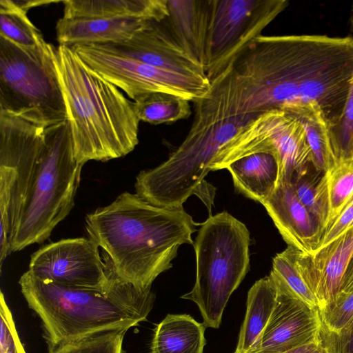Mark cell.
I'll return each mask as SVG.
<instances>
[{"label": "cell", "mask_w": 353, "mask_h": 353, "mask_svg": "<svg viewBox=\"0 0 353 353\" xmlns=\"http://www.w3.org/2000/svg\"><path fill=\"white\" fill-rule=\"evenodd\" d=\"M352 79L353 37L259 35L233 58L219 85L229 117L312 103L330 124L343 114Z\"/></svg>", "instance_id": "cell-1"}, {"label": "cell", "mask_w": 353, "mask_h": 353, "mask_svg": "<svg viewBox=\"0 0 353 353\" xmlns=\"http://www.w3.org/2000/svg\"><path fill=\"white\" fill-rule=\"evenodd\" d=\"M192 217L180 208H163L123 192L85 216L89 238L105 253L115 274L141 291L172 267L183 244H194Z\"/></svg>", "instance_id": "cell-2"}, {"label": "cell", "mask_w": 353, "mask_h": 353, "mask_svg": "<svg viewBox=\"0 0 353 353\" xmlns=\"http://www.w3.org/2000/svg\"><path fill=\"white\" fill-rule=\"evenodd\" d=\"M76 160L106 161L123 157L139 143L134 101L88 67L70 47L54 48Z\"/></svg>", "instance_id": "cell-3"}, {"label": "cell", "mask_w": 353, "mask_h": 353, "mask_svg": "<svg viewBox=\"0 0 353 353\" xmlns=\"http://www.w3.org/2000/svg\"><path fill=\"white\" fill-rule=\"evenodd\" d=\"M19 284L41 321L48 351L99 332L128 330L146 321L155 300L151 290L141 291L122 280L105 292L45 281L28 270Z\"/></svg>", "instance_id": "cell-4"}, {"label": "cell", "mask_w": 353, "mask_h": 353, "mask_svg": "<svg viewBox=\"0 0 353 353\" xmlns=\"http://www.w3.org/2000/svg\"><path fill=\"white\" fill-rule=\"evenodd\" d=\"M83 164L74 155L68 120L46 128L44 143L11 241V252L41 243L70 212Z\"/></svg>", "instance_id": "cell-5"}, {"label": "cell", "mask_w": 353, "mask_h": 353, "mask_svg": "<svg viewBox=\"0 0 353 353\" xmlns=\"http://www.w3.org/2000/svg\"><path fill=\"white\" fill-rule=\"evenodd\" d=\"M259 114L241 115L212 123L193 120L181 145L157 167L141 171L136 178V194L159 207L180 208L192 194L208 206L210 184L204 185L219 150Z\"/></svg>", "instance_id": "cell-6"}, {"label": "cell", "mask_w": 353, "mask_h": 353, "mask_svg": "<svg viewBox=\"0 0 353 353\" xmlns=\"http://www.w3.org/2000/svg\"><path fill=\"white\" fill-rule=\"evenodd\" d=\"M250 232L227 212L201 224L194 243L196 280L181 299L194 302L207 327H220L228 301L250 268Z\"/></svg>", "instance_id": "cell-7"}, {"label": "cell", "mask_w": 353, "mask_h": 353, "mask_svg": "<svg viewBox=\"0 0 353 353\" xmlns=\"http://www.w3.org/2000/svg\"><path fill=\"white\" fill-rule=\"evenodd\" d=\"M54 48H26L0 36V113L44 128L68 120Z\"/></svg>", "instance_id": "cell-8"}, {"label": "cell", "mask_w": 353, "mask_h": 353, "mask_svg": "<svg viewBox=\"0 0 353 353\" xmlns=\"http://www.w3.org/2000/svg\"><path fill=\"white\" fill-rule=\"evenodd\" d=\"M287 0H212L205 72L212 81L288 6Z\"/></svg>", "instance_id": "cell-9"}, {"label": "cell", "mask_w": 353, "mask_h": 353, "mask_svg": "<svg viewBox=\"0 0 353 353\" xmlns=\"http://www.w3.org/2000/svg\"><path fill=\"white\" fill-rule=\"evenodd\" d=\"M92 70L123 90L133 101L152 92H166L195 103L207 94L206 77L184 75L113 53L99 45L72 47Z\"/></svg>", "instance_id": "cell-10"}, {"label": "cell", "mask_w": 353, "mask_h": 353, "mask_svg": "<svg viewBox=\"0 0 353 353\" xmlns=\"http://www.w3.org/2000/svg\"><path fill=\"white\" fill-rule=\"evenodd\" d=\"M41 280L61 285L108 292L120 281L99 246L90 238L61 239L32 254L28 270Z\"/></svg>", "instance_id": "cell-11"}, {"label": "cell", "mask_w": 353, "mask_h": 353, "mask_svg": "<svg viewBox=\"0 0 353 353\" xmlns=\"http://www.w3.org/2000/svg\"><path fill=\"white\" fill-rule=\"evenodd\" d=\"M45 129L0 113V167L14 170L17 176L9 210L10 240L44 143Z\"/></svg>", "instance_id": "cell-12"}, {"label": "cell", "mask_w": 353, "mask_h": 353, "mask_svg": "<svg viewBox=\"0 0 353 353\" xmlns=\"http://www.w3.org/2000/svg\"><path fill=\"white\" fill-rule=\"evenodd\" d=\"M94 45L158 68L207 77L203 68L183 50L162 21H148L127 41Z\"/></svg>", "instance_id": "cell-13"}, {"label": "cell", "mask_w": 353, "mask_h": 353, "mask_svg": "<svg viewBox=\"0 0 353 353\" xmlns=\"http://www.w3.org/2000/svg\"><path fill=\"white\" fill-rule=\"evenodd\" d=\"M275 286L276 304L255 353H283L320 338L319 309Z\"/></svg>", "instance_id": "cell-14"}, {"label": "cell", "mask_w": 353, "mask_h": 353, "mask_svg": "<svg viewBox=\"0 0 353 353\" xmlns=\"http://www.w3.org/2000/svg\"><path fill=\"white\" fill-rule=\"evenodd\" d=\"M288 245L313 254L324 228L297 197L291 183H281L262 203Z\"/></svg>", "instance_id": "cell-15"}, {"label": "cell", "mask_w": 353, "mask_h": 353, "mask_svg": "<svg viewBox=\"0 0 353 353\" xmlns=\"http://www.w3.org/2000/svg\"><path fill=\"white\" fill-rule=\"evenodd\" d=\"M211 1L168 0V15L162 21L179 45L204 70Z\"/></svg>", "instance_id": "cell-16"}, {"label": "cell", "mask_w": 353, "mask_h": 353, "mask_svg": "<svg viewBox=\"0 0 353 353\" xmlns=\"http://www.w3.org/2000/svg\"><path fill=\"white\" fill-rule=\"evenodd\" d=\"M352 254L353 227L311 254V286L319 310L334 303L338 297Z\"/></svg>", "instance_id": "cell-17"}, {"label": "cell", "mask_w": 353, "mask_h": 353, "mask_svg": "<svg viewBox=\"0 0 353 353\" xmlns=\"http://www.w3.org/2000/svg\"><path fill=\"white\" fill-rule=\"evenodd\" d=\"M150 20L136 18H73L63 17L56 25L59 45L73 47L128 40Z\"/></svg>", "instance_id": "cell-18"}, {"label": "cell", "mask_w": 353, "mask_h": 353, "mask_svg": "<svg viewBox=\"0 0 353 353\" xmlns=\"http://www.w3.org/2000/svg\"><path fill=\"white\" fill-rule=\"evenodd\" d=\"M236 190L261 204L281 183V165L272 152H256L231 162L226 168Z\"/></svg>", "instance_id": "cell-19"}, {"label": "cell", "mask_w": 353, "mask_h": 353, "mask_svg": "<svg viewBox=\"0 0 353 353\" xmlns=\"http://www.w3.org/2000/svg\"><path fill=\"white\" fill-rule=\"evenodd\" d=\"M168 0H65L64 17L136 18L161 21L168 15Z\"/></svg>", "instance_id": "cell-20"}, {"label": "cell", "mask_w": 353, "mask_h": 353, "mask_svg": "<svg viewBox=\"0 0 353 353\" xmlns=\"http://www.w3.org/2000/svg\"><path fill=\"white\" fill-rule=\"evenodd\" d=\"M277 296L270 276L256 281L248 293L246 312L235 352L255 353L274 310Z\"/></svg>", "instance_id": "cell-21"}, {"label": "cell", "mask_w": 353, "mask_h": 353, "mask_svg": "<svg viewBox=\"0 0 353 353\" xmlns=\"http://www.w3.org/2000/svg\"><path fill=\"white\" fill-rule=\"evenodd\" d=\"M204 325L188 314H168L154 330L151 353H203Z\"/></svg>", "instance_id": "cell-22"}, {"label": "cell", "mask_w": 353, "mask_h": 353, "mask_svg": "<svg viewBox=\"0 0 353 353\" xmlns=\"http://www.w3.org/2000/svg\"><path fill=\"white\" fill-rule=\"evenodd\" d=\"M307 254L288 245L273 258L270 276L274 284L308 306L319 309L317 299L309 287L307 278Z\"/></svg>", "instance_id": "cell-23"}, {"label": "cell", "mask_w": 353, "mask_h": 353, "mask_svg": "<svg viewBox=\"0 0 353 353\" xmlns=\"http://www.w3.org/2000/svg\"><path fill=\"white\" fill-rule=\"evenodd\" d=\"M285 112L301 124L315 168L325 172L330 170L336 161L331 145L327 122L321 108L312 103L294 107Z\"/></svg>", "instance_id": "cell-24"}, {"label": "cell", "mask_w": 353, "mask_h": 353, "mask_svg": "<svg viewBox=\"0 0 353 353\" xmlns=\"http://www.w3.org/2000/svg\"><path fill=\"white\" fill-rule=\"evenodd\" d=\"M189 102L172 94L152 92L134 101V106L139 121L152 125L168 124L190 117Z\"/></svg>", "instance_id": "cell-25"}, {"label": "cell", "mask_w": 353, "mask_h": 353, "mask_svg": "<svg viewBox=\"0 0 353 353\" xmlns=\"http://www.w3.org/2000/svg\"><path fill=\"white\" fill-rule=\"evenodd\" d=\"M291 184L300 201L320 221L324 230L329 212L326 172L312 163L292 179Z\"/></svg>", "instance_id": "cell-26"}, {"label": "cell", "mask_w": 353, "mask_h": 353, "mask_svg": "<svg viewBox=\"0 0 353 353\" xmlns=\"http://www.w3.org/2000/svg\"><path fill=\"white\" fill-rule=\"evenodd\" d=\"M27 13L15 1L0 0V36L19 46L35 48L46 41Z\"/></svg>", "instance_id": "cell-27"}, {"label": "cell", "mask_w": 353, "mask_h": 353, "mask_svg": "<svg viewBox=\"0 0 353 353\" xmlns=\"http://www.w3.org/2000/svg\"><path fill=\"white\" fill-rule=\"evenodd\" d=\"M329 212L325 232L353 198V161L338 162L326 172Z\"/></svg>", "instance_id": "cell-28"}, {"label": "cell", "mask_w": 353, "mask_h": 353, "mask_svg": "<svg viewBox=\"0 0 353 353\" xmlns=\"http://www.w3.org/2000/svg\"><path fill=\"white\" fill-rule=\"evenodd\" d=\"M127 331L99 332L62 343L48 353H124L123 341Z\"/></svg>", "instance_id": "cell-29"}, {"label": "cell", "mask_w": 353, "mask_h": 353, "mask_svg": "<svg viewBox=\"0 0 353 353\" xmlns=\"http://www.w3.org/2000/svg\"><path fill=\"white\" fill-rule=\"evenodd\" d=\"M327 125L336 163L353 161V79L342 115Z\"/></svg>", "instance_id": "cell-30"}, {"label": "cell", "mask_w": 353, "mask_h": 353, "mask_svg": "<svg viewBox=\"0 0 353 353\" xmlns=\"http://www.w3.org/2000/svg\"><path fill=\"white\" fill-rule=\"evenodd\" d=\"M321 327L338 333L353 319V292L336 298L335 301L319 310Z\"/></svg>", "instance_id": "cell-31"}, {"label": "cell", "mask_w": 353, "mask_h": 353, "mask_svg": "<svg viewBox=\"0 0 353 353\" xmlns=\"http://www.w3.org/2000/svg\"><path fill=\"white\" fill-rule=\"evenodd\" d=\"M0 353H26L2 292L0 296Z\"/></svg>", "instance_id": "cell-32"}, {"label": "cell", "mask_w": 353, "mask_h": 353, "mask_svg": "<svg viewBox=\"0 0 353 353\" xmlns=\"http://www.w3.org/2000/svg\"><path fill=\"white\" fill-rule=\"evenodd\" d=\"M320 339L327 353H353V319L338 333L321 327Z\"/></svg>", "instance_id": "cell-33"}, {"label": "cell", "mask_w": 353, "mask_h": 353, "mask_svg": "<svg viewBox=\"0 0 353 353\" xmlns=\"http://www.w3.org/2000/svg\"><path fill=\"white\" fill-rule=\"evenodd\" d=\"M352 227L353 198L343 210L333 224L325 232L317 250L324 248Z\"/></svg>", "instance_id": "cell-34"}, {"label": "cell", "mask_w": 353, "mask_h": 353, "mask_svg": "<svg viewBox=\"0 0 353 353\" xmlns=\"http://www.w3.org/2000/svg\"><path fill=\"white\" fill-rule=\"evenodd\" d=\"M283 353H327L320 338L301 345Z\"/></svg>", "instance_id": "cell-35"}, {"label": "cell", "mask_w": 353, "mask_h": 353, "mask_svg": "<svg viewBox=\"0 0 353 353\" xmlns=\"http://www.w3.org/2000/svg\"><path fill=\"white\" fill-rule=\"evenodd\" d=\"M353 292V254L343 276L340 292L338 296L348 294Z\"/></svg>", "instance_id": "cell-36"}, {"label": "cell", "mask_w": 353, "mask_h": 353, "mask_svg": "<svg viewBox=\"0 0 353 353\" xmlns=\"http://www.w3.org/2000/svg\"><path fill=\"white\" fill-rule=\"evenodd\" d=\"M350 24H351V28L353 30V5L352 6L351 12H350Z\"/></svg>", "instance_id": "cell-37"}, {"label": "cell", "mask_w": 353, "mask_h": 353, "mask_svg": "<svg viewBox=\"0 0 353 353\" xmlns=\"http://www.w3.org/2000/svg\"><path fill=\"white\" fill-rule=\"evenodd\" d=\"M234 353H238V352H234Z\"/></svg>", "instance_id": "cell-38"}]
</instances>
